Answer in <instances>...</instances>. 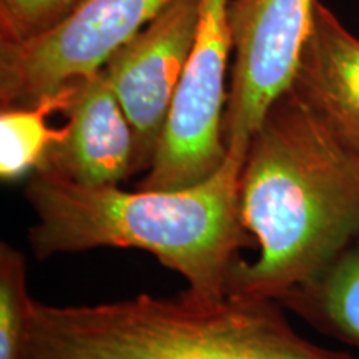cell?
<instances>
[{"mask_svg":"<svg viewBox=\"0 0 359 359\" xmlns=\"http://www.w3.org/2000/svg\"><path fill=\"white\" fill-rule=\"evenodd\" d=\"M32 296L27 291L25 258L0 246V359H22Z\"/></svg>","mask_w":359,"mask_h":359,"instance_id":"obj_12","label":"cell"},{"mask_svg":"<svg viewBox=\"0 0 359 359\" xmlns=\"http://www.w3.org/2000/svg\"><path fill=\"white\" fill-rule=\"evenodd\" d=\"M172 0H87L39 37L0 43L2 109L34 107L67 83L90 77Z\"/></svg>","mask_w":359,"mask_h":359,"instance_id":"obj_5","label":"cell"},{"mask_svg":"<svg viewBox=\"0 0 359 359\" xmlns=\"http://www.w3.org/2000/svg\"><path fill=\"white\" fill-rule=\"evenodd\" d=\"M230 0H201L190 57L175 93L154 163L138 190H182L210 178L226 160L223 118L231 58Z\"/></svg>","mask_w":359,"mask_h":359,"instance_id":"obj_4","label":"cell"},{"mask_svg":"<svg viewBox=\"0 0 359 359\" xmlns=\"http://www.w3.org/2000/svg\"><path fill=\"white\" fill-rule=\"evenodd\" d=\"M245 160L226 155L212 177L182 190L125 191L85 187L39 168L25 200L37 215L29 230L35 258L93 248H138L160 259L206 298H224L230 269L245 246L238 185Z\"/></svg>","mask_w":359,"mask_h":359,"instance_id":"obj_2","label":"cell"},{"mask_svg":"<svg viewBox=\"0 0 359 359\" xmlns=\"http://www.w3.org/2000/svg\"><path fill=\"white\" fill-rule=\"evenodd\" d=\"M22 359H358L304 339L275 299L193 291L93 306L32 298Z\"/></svg>","mask_w":359,"mask_h":359,"instance_id":"obj_3","label":"cell"},{"mask_svg":"<svg viewBox=\"0 0 359 359\" xmlns=\"http://www.w3.org/2000/svg\"><path fill=\"white\" fill-rule=\"evenodd\" d=\"M87 0H0V43H20L55 29Z\"/></svg>","mask_w":359,"mask_h":359,"instance_id":"obj_13","label":"cell"},{"mask_svg":"<svg viewBox=\"0 0 359 359\" xmlns=\"http://www.w3.org/2000/svg\"><path fill=\"white\" fill-rule=\"evenodd\" d=\"M201 0H172L103 67L133 130L137 172L154 163L198 27Z\"/></svg>","mask_w":359,"mask_h":359,"instance_id":"obj_7","label":"cell"},{"mask_svg":"<svg viewBox=\"0 0 359 359\" xmlns=\"http://www.w3.org/2000/svg\"><path fill=\"white\" fill-rule=\"evenodd\" d=\"M290 88L359 155V39L321 2Z\"/></svg>","mask_w":359,"mask_h":359,"instance_id":"obj_9","label":"cell"},{"mask_svg":"<svg viewBox=\"0 0 359 359\" xmlns=\"http://www.w3.org/2000/svg\"><path fill=\"white\" fill-rule=\"evenodd\" d=\"M318 0H230L231 85L223 118L226 155L246 158L253 133L293 83Z\"/></svg>","mask_w":359,"mask_h":359,"instance_id":"obj_6","label":"cell"},{"mask_svg":"<svg viewBox=\"0 0 359 359\" xmlns=\"http://www.w3.org/2000/svg\"><path fill=\"white\" fill-rule=\"evenodd\" d=\"M278 303L321 333L359 348V238Z\"/></svg>","mask_w":359,"mask_h":359,"instance_id":"obj_10","label":"cell"},{"mask_svg":"<svg viewBox=\"0 0 359 359\" xmlns=\"http://www.w3.org/2000/svg\"><path fill=\"white\" fill-rule=\"evenodd\" d=\"M75 82L45 97L34 107L2 109L0 114V177L4 182L19 180L35 172L53 143L64 140L67 128L48 127V116L69 107Z\"/></svg>","mask_w":359,"mask_h":359,"instance_id":"obj_11","label":"cell"},{"mask_svg":"<svg viewBox=\"0 0 359 359\" xmlns=\"http://www.w3.org/2000/svg\"><path fill=\"white\" fill-rule=\"evenodd\" d=\"M64 114V140L48 148L39 168L85 187L118 185L138 173L133 130L103 69L75 80Z\"/></svg>","mask_w":359,"mask_h":359,"instance_id":"obj_8","label":"cell"},{"mask_svg":"<svg viewBox=\"0 0 359 359\" xmlns=\"http://www.w3.org/2000/svg\"><path fill=\"white\" fill-rule=\"evenodd\" d=\"M238 205L258 258H238L226 296L280 299L359 238V155L286 90L251 137Z\"/></svg>","mask_w":359,"mask_h":359,"instance_id":"obj_1","label":"cell"}]
</instances>
